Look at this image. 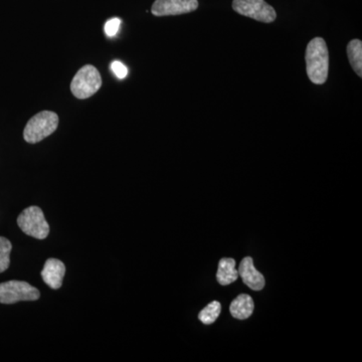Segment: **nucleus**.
I'll return each instance as SVG.
<instances>
[{
	"instance_id": "1",
	"label": "nucleus",
	"mask_w": 362,
	"mask_h": 362,
	"mask_svg": "<svg viewBox=\"0 0 362 362\" xmlns=\"http://www.w3.org/2000/svg\"><path fill=\"white\" fill-rule=\"evenodd\" d=\"M307 75L312 83L322 85L327 81L329 69V54L325 40L315 37L307 45L306 49Z\"/></svg>"
},
{
	"instance_id": "2",
	"label": "nucleus",
	"mask_w": 362,
	"mask_h": 362,
	"mask_svg": "<svg viewBox=\"0 0 362 362\" xmlns=\"http://www.w3.org/2000/svg\"><path fill=\"white\" fill-rule=\"evenodd\" d=\"M58 114L52 111H42L32 117L23 130V138L28 143L35 144L49 137L58 129Z\"/></svg>"
},
{
	"instance_id": "3",
	"label": "nucleus",
	"mask_w": 362,
	"mask_h": 362,
	"mask_svg": "<svg viewBox=\"0 0 362 362\" xmlns=\"http://www.w3.org/2000/svg\"><path fill=\"white\" fill-rule=\"evenodd\" d=\"M102 78L96 66H82L71 80V90L78 99L85 100L96 94L101 89Z\"/></svg>"
},
{
	"instance_id": "4",
	"label": "nucleus",
	"mask_w": 362,
	"mask_h": 362,
	"mask_svg": "<svg viewBox=\"0 0 362 362\" xmlns=\"http://www.w3.org/2000/svg\"><path fill=\"white\" fill-rule=\"evenodd\" d=\"M18 225L25 235L35 239L45 240L49 233V223L39 206L25 209L18 218Z\"/></svg>"
},
{
	"instance_id": "5",
	"label": "nucleus",
	"mask_w": 362,
	"mask_h": 362,
	"mask_svg": "<svg viewBox=\"0 0 362 362\" xmlns=\"http://www.w3.org/2000/svg\"><path fill=\"white\" fill-rule=\"evenodd\" d=\"M40 297L37 288L23 281H8L0 284V303L14 304L20 301H35Z\"/></svg>"
},
{
	"instance_id": "6",
	"label": "nucleus",
	"mask_w": 362,
	"mask_h": 362,
	"mask_svg": "<svg viewBox=\"0 0 362 362\" xmlns=\"http://www.w3.org/2000/svg\"><path fill=\"white\" fill-rule=\"evenodd\" d=\"M233 8L235 13L261 23H273L277 18L274 7L269 6L265 0H233Z\"/></svg>"
},
{
	"instance_id": "7",
	"label": "nucleus",
	"mask_w": 362,
	"mask_h": 362,
	"mask_svg": "<svg viewBox=\"0 0 362 362\" xmlns=\"http://www.w3.org/2000/svg\"><path fill=\"white\" fill-rule=\"evenodd\" d=\"M197 0H156L151 13L156 16H180L197 11Z\"/></svg>"
},
{
	"instance_id": "8",
	"label": "nucleus",
	"mask_w": 362,
	"mask_h": 362,
	"mask_svg": "<svg viewBox=\"0 0 362 362\" xmlns=\"http://www.w3.org/2000/svg\"><path fill=\"white\" fill-rule=\"evenodd\" d=\"M239 276L245 283L254 291H261L265 287V278L254 266V259L251 257H246L240 262L239 267Z\"/></svg>"
},
{
	"instance_id": "9",
	"label": "nucleus",
	"mask_w": 362,
	"mask_h": 362,
	"mask_svg": "<svg viewBox=\"0 0 362 362\" xmlns=\"http://www.w3.org/2000/svg\"><path fill=\"white\" fill-rule=\"evenodd\" d=\"M66 267L63 262L57 259H49L45 262L42 271V280L51 289L58 290L63 285Z\"/></svg>"
},
{
	"instance_id": "10",
	"label": "nucleus",
	"mask_w": 362,
	"mask_h": 362,
	"mask_svg": "<svg viewBox=\"0 0 362 362\" xmlns=\"http://www.w3.org/2000/svg\"><path fill=\"white\" fill-rule=\"evenodd\" d=\"M255 303L252 298L247 294H240L233 300L230 312L233 318L245 320L254 312Z\"/></svg>"
},
{
	"instance_id": "11",
	"label": "nucleus",
	"mask_w": 362,
	"mask_h": 362,
	"mask_svg": "<svg viewBox=\"0 0 362 362\" xmlns=\"http://www.w3.org/2000/svg\"><path fill=\"white\" fill-rule=\"evenodd\" d=\"M239 278V272L235 269V261L232 258L221 259L218 263L216 279L221 286L232 284Z\"/></svg>"
},
{
	"instance_id": "12",
	"label": "nucleus",
	"mask_w": 362,
	"mask_h": 362,
	"mask_svg": "<svg viewBox=\"0 0 362 362\" xmlns=\"http://www.w3.org/2000/svg\"><path fill=\"white\" fill-rule=\"evenodd\" d=\"M347 54L350 65L354 71L362 77V42L359 40H354L347 45Z\"/></svg>"
},
{
	"instance_id": "13",
	"label": "nucleus",
	"mask_w": 362,
	"mask_h": 362,
	"mask_svg": "<svg viewBox=\"0 0 362 362\" xmlns=\"http://www.w3.org/2000/svg\"><path fill=\"white\" fill-rule=\"evenodd\" d=\"M221 312V305L218 301L211 302L206 308L202 309L199 314V319L206 325H211L216 322Z\"/></svg>"
},
{
	"instance_id": "14",
	"label": "nucleus",
	"mask_w": 362,
	"mask_h": 362,
	"mask_svg": "<svg viewBox=\"0 0 362 362\" xmlns=\"http://www.w3.org/2000/svg\"><path fill=\"white\" fill-rule=\"evenodd\" d=\"M13 245L11 240L4 237H0V273L6 271L11 265V252Z\"/></svg>"
},
{
	"instance_id": "15",
	"label": "nucleus",
	"mask_w": 362,
	"mask_h": 362,
	"mask_svg": "<svg viewBox=\"0 0 362 362\" xmlns=\"http://www.w3.org/2000/svg\"><path fill=\"white\" fill-rule=\"evenodd\" d=\"M120 18H111V20L107 21L106 25H105V33H106V35H108L109 37H115L117 33H118L119 28H120Z\"/></svg>"
},
{
	"instance_id": "16",
	"label": "nucleus",
	"mask_w": 362,
	"mask_h": 362,
	"mask_svg": "<svg viewBox=\"0 0 362 362\" xmlns=\"http://www.w3.org/2000/svg\"><path fill=\"white\" fill-rule=\"evenodd\" d=\"M111 70L113 71V73L115 74L116 77L118 78H126L128 74L127 66L119 61H114L111 64Z\"/></svg>"
}]
</instances>
